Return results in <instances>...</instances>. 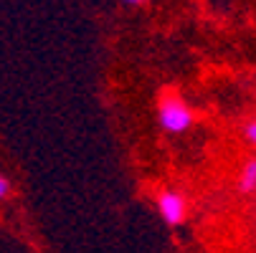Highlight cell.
I'll return each instance as SVG.
<instances>
[{
  "label": "cell",
  "instance_id": "6da1fadb",
  "mask_svg": "<svg viewBox=\"0 0 256 253\" xmlns=\"http://www.w3.org/2000/svg\"><path fill=\"white\" fill-rule=\"evenodd\" d=\"M158 122H160L162 132L182 134L186 129L193 127V109L178 91H172V89L162 91V96L158 101Z\"/></svg>",
  "mask_w": 256,
  "mask_h": 253
},
{
  "label": "cell",
  "instance_id": "7a4b0ae2",
  "mask_svg": "<svg viewBox=\"0 0 256 253\" xmlns=\"http://www.w3.org/2000/svg\"><path fill=\"white\" fill-rule=\"evenodd\" d=\"M158 213L160 218L168 223V226H180L186 221V213H188V203H186V195L175 188H165L160 190L158 195Z\"/></svg>",
  "mask_w": 256,
  "mask_h": 253
},
{
  "label": "cell",
  "instance_id": "3957f363",
  "mask_svg": "<svg viewBox=\"0 0 256 253\" xmlns=\"http://www.w3.org/2000/svg\"><path fill=\"white\" fill-rule=\"evenodd\" d=\"M238 193L241 195L256 193V157H248L238 170Z\"/></svg>",
  "mask_w": 256,
  "mask_h": 253
},
{
  "label": "cell",
  "instance_id": "277c9868",
  "mask_svg": "<svg viewBox=\"0 0 256 253\" xmlns=\"http://www.w3.org/2000/svg\"><path fill=\"white\" fill-rule=\"evenodd\" d=\"M241 134H244L246 142H251L254 147H256V119H248V122L241 127Z\"/></svg>",
  "mask_w": 256,
  "mask_h": 253
},
{
  "label": "cell",
  "instance_id": "5b68a950",
  "mask_svg": "<svg viewBox=\"0 0 256 253\" xmlns=\"http://www.w3.org/2000/svg\"><path fill=\"white\" fill-rule=\"evenodd\" d=\"M8 193H10V183H8V180H6L3 175H0V200H6V198H8Z\"/></svg>",
  "mask_w": 256,
  "mask_h": 253
},
{
  "label": "cell",
  "instance_id": "8992f818",
  "mask_svg": "<svg viewBox=\"0 0 256 253\" xmlns=\"http://www.w3.org/2000/svg\"><path fill=\"white\" fill-rule=\"evenodd\" d=\"M122 3H127V5H142V3H148V0H122Z\"/></svg>",
  "mask_w": 256,
  "mask_h": 253
}]
</instances>
